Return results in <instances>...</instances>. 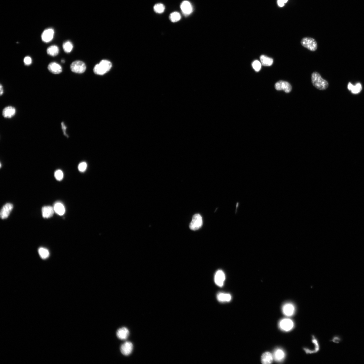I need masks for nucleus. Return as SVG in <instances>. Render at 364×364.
I'll list each match as a JSON object with an SVG mask.
<instances>
[{"label":"nucleus","mask_w":364,"mask_h":364,"mask_svg":"<svg viewBox=\"0 0 364 364\" xmlns=\"http://www.w3.org/2000/svg\"><path fill=\"white\" fill-rule=\"evenodd\" d=\"M311 78L313 85L317 89L324 90L328 88L329 84L328 81L322 78L318 72L313 73Z\"/></svg>","instance_id":"obj_1"},{"label":"nucleus","mask_w":364,"mask_h":364,"mask_svg":"<svg viewBox=\"0 0 364 364\" xmlns=\"http://www.w3.org/2000/svg\"><path fill=\"white\" fill-rule=\"evenodd\" d=\"M112 67V65L110 61L103 60L100 63L95 65L93 71L97 75H102L109 71Z\"/></svg>","instance_id":"obj_2"},{"label":"nucleus","mask_w":364,"mask_h":364,"mask_svg":"<svg viewBox=\"0 0 364 364\" xmlns=\"http://www.w3.org/2000/svg\"><path fill=\"white\" fill-rule=\"evenodd\" d=\"M301 43L303 46L309 50L314 51L317 48V44L315 39L305 37L301 41Z\"/></svg>","instance_id":"obj_3"},{"label":"nucleus","mask_w":364,"mask_h":364,"mask_svg":"<svg viewBox=\"0 0 364 364\" xmlns=\"http://www.w3.org/2000/svg\"><path fill=\"white\" fill-rule=\"evenodd\" d=\"M203 224L202 218L199 214H196L193 216L192 220L189 224V228L195 231L200 228Z\"/></svg>","instance_id":"obj_4"},{"label":"nucleus","mask_w":364,"mask_h":364,"mask_svg":"<svg viewBox=\"0 0 364 364\" xmlns=\"http://www.w3.org/2000/svg\"><path fill=\"white\" fill-rule=\"evenodd\" d=\"M70 68L73 72L81 74L85 72L86 69V66L83 62L77 60L73 62L71 65Z\"/></svg>","instance_id":"obj_5"},{"label":"nucleus","mask_w":364,"mask_h":364,"mask_svg":"<svg viewBox=\"0 0 364 364\" xmlns=\"http://www.w3.org/2000/svg\"><path fill=\"white\" fill-rule=\"evenodd\" d=\"M275 88L277 90H283L285 93H290L292 90V86L289 82L286 81H280L275 84Z\"/></svg>","instance_id":"obj_6"},{"label":"nucleus","mask_w":364,"mask_h":364,"mask_svg":"<svg viewBox=\"0 0 364 364\" xmlns=\"http://www.w3.org/2000/svg\"><path fill=\"white\" fill-rule=\"evenodd\" d=\"M279 326L281 329L285 331H289L294 327V323L292 320L289 318H284L281 320L279 323Z\"/></svg>","instance_id":"obj_7"},{"label":"nucleus","mask_w":364,"mask_h":364,"mask_svg":"<svg viewBox=\"0 0 364 364\" xmlns=\"http://www.w3.org/2000/svg\"><path fill=\"white\" fill-rule=\"evenodd\" d=\"M54 35V31L51 28L47 29L43 32L41 36L42 39L44 42L48 43L52 40Z\"/></svg>","instance_id":"obj_8"},{"label":"nucleus","mask_w":364,"mask_h":364,"mask_svg":"<svg viewBox=\"0 0 364 364\" xmlns=\"http://www.w3.org/2000/svg\"><path fill=\"white\" fill-rule=\"evenodd\" d=\"M225 279L224 273L221 270L218 271L214 277L215 282L217 286L220 287L223 286Z\"/></svg>","instance_id":"obj_9"},{"label":"nucleus","mask_w":364,"mask_h":364,"mask_svg":"<svg viewBox=\"0 0 364 364\" xmlns=\"http://www.w3.org/2000/svg\"><path fill=\"white\" fill-rule=\"evenodd\" d=\"M133 346L132 343L130 342H127L123 343L121 347V352L125 356L130 355L133 351Z\"/></svg>","instance_id":"obj_10"},{"label":"nucleus","mask_w":364,"mask_h":364,"mask_svg":"<svg viewBox=\"0 0 364 364\" xmlns=\"http://www.w3.org/2000/svg\"><path fill=\"white\" fill-rule=\"evenodd\" d=\"M13 208V205L8 203L4 205L2 208L1 212V217L2 219H6L8 218Z\"/></svg>","instance_id":"obj_11"},{"label":"nucleus","mask_w":364,"mask_h":364,"mask_svg":"<svg viewBox=\"0 0 364 364\" xmlns=\"http://www.w3.org/2000/svg\"><path fill=\"white\" fill-rule=\"evenodd\" d=\"M16 109L13 107L9 106L5 108L2 111L3 116L6 118H10L14 116Z\"/></svg>","instance_id":"obj_12"},{"label":"nucleus","mask_w":364,"mask_h":364,"mask_svg":"<svg viewBox=\"0 0 364 364\" xmlns=\"http://www.w3.org/2000/svg\"><path fill=\"white\" fill-rule=\"evenodd\" d=\"M180 8L183 13L186 15L191 14L193 11V7L191 4L188 1H184L182 2L181 4Z\"/></svg>","instance_id":"obj_13"},{"label":"nucleus","mask_w":364,"mask_h":364,"mask_svg":"<svg viewBox=\"0 0 364 364\" xmlns=\"http://www.w3.org/2000/svg\"><path fill=\"white\" fill-rule=\"evenodd\" d=\"M283 313L285 315L290 316L293 315L295 311V307L293 304L290 303L285 304L283 306L282 309Z\"/></svg>","instance_id":"obj_14"},{"label":"nucleus","mask_w":364,"mask_h":364,"mask_svg":"<svg viewBox=\"0 0 364 364\" xmlns=\"http://www.w3.org/2000/svg\"><path fill=\"white\" fill-rule=\"evenodd\" d=\"M49 71L53 74H57L62 72V68L61 65L55 62H52L50 64L48 67Z\"/></svg>","instance_id":"obj_15"},{"label":"nucleus","mask_w":364,"mask_h":364,"mask_svg":"<svg viewBox=\"0 0 364 364\" xmlns=\"http://www.w3.org/2000/svg\"><path fill=\"white\" fill-rule=\"evenodd\" d=\"M129 331L127 328H122L119 329L117 332V338L121 340H125L129 335Z\"/></svg>","instance_id":"obj_16"},{"label":"nucleus","mask_w":364,"mask_h":364,"mask_svg":"<svg viewBox=\"0 0 364 364\" xmlns=\"http://www.w3.org/2000/svg\"><path fill=\"white\" fill-rule=\"evenodd\" d=\"M54 209L51 206H45L42 209V214L44 218H49L53 216L54 213Z\"/></svg>","instance_id":"obj_17"},{"label":"nucleus","mask_w":364,"mask_h":364,"mask_svg":"<svg viewBox=\"0 0 364 364\" xmlns=\"http://www.w3.org/2000/svg\"><path fill=\"white\" fill-rule=\"evenodd\" d=\"M285 354L283 350L280 349H276L274 351V358L276 362H280L282 361L285 358Z\"/></svg>","instance_id":"obj_18"},{"label":"nucleus","mask_w":364,"mask_h":364,"mask_svg":"<svg viewBox=\"0 0 364 364\" xmlns=\"http://www.w3.org/2000/svg\"><path fill=\"white\" fill-rule=\"evenodd\" d=\"M274 359L273 355L269 352H266L263 353L261 357V362L263 364H269L271 363Z\"/></svg>","instance_id":"obj_19"},{"label":"nucleus","mask_w":364,"mask_h":364,"mask_svg":"<svg viewBox=\"0 0 364 364\" xmlns=\"http://www.w3.org/2000/svg\"><path fill=\"white\" fill-rule=\"evenodd\" d=\"M54 209L55 212L60 216H63L65 213V209L64 205L60 202L56 203L54 206Z\"/></svg>","instance_id":"obj_20"},{"label":"nucleus","mask_w":364,"mask_h":364,"mask_svg":"<svg viewBox=\"0 0 364 364\" xmlns=\"http://www.w3.org/2000/svg\"><path fill=\"white\" fill-rule=\"evenodd\" d=\"M348 88L353 93L357 94L361 92L362 87L361 84L359 83L355 85H354L349 83L348 84Z\"/></svg>","instance_id":"obj_21"},{"label":"nucleus","mask_w":364,"mask_h":364,"mask_svg":"<svg viewBox=\"0 0 364 364\" xmlns=\"http://www.w3.org/2000/svg\"><path fill=\"white\" fill-rule=\"evenodd\" d=\"M217 299L220 302H229L231 300V296L229 294L220 293L217 295Z\"/></svg>","instance_id":"obj_22"},{"label":"nucleus","mask_w":364,"mask_h":364,"mask_svg":"<svg viewBox=\"0 0 364 364\" xmlns=\"http://www.w3.org/2000/svg\"><path fill=\"white\" fill-rule=\"evenodd\" d=\"M48 54L52 56H55L58 55L59 49L55 45H52L48 48L47 50Z\"/></svg>","instance_id":"obj_23"},{"label":"nucleus","mask_w":364,"mask_h":364,"mask_svg":"<svg viewBox=\"0 0 364 364\" xmlns=\"http://www.w3.org/2000/svg\"><path fill=\"white\" fill-rule=\"evenodd\" d=\"M260 60L263 65L265 66H270L273 63V60L272 58L266 56L262 55L260 57Z\"/></svg>","instance_id":"obj_24"},{"label":"nucleus","mask_w":364,"mask_h":364,"mask_svg":"<svg viewBox=\"0 0 364 364\" xmlns=\"http://www.w3.org/2000/svg\"><path fill=\"white\" fill-rule=\"evenodd\" d=\"M39 254L41 258L43 259L48 258L50 253L48 250L44 247H40L38 250Z\"/></svg>","instance_id":"obj_25"},{"label":"nucleus","mask_w":364,"mask_h":364,"mask_svg":"<svg viewBox=\"0 0 364 364\" xmlns=\"http://www.w3.org/2000/svg\"><path fill=\"white\" fill-rule=\"evenodd\" d=\"M73 47L72 43L69 41H66L63 44L64 50L66 53H69L71 52Z\"/></svg>","instance_id":"obj_26"},{"label":"nucleus","mask_w":364,"mask_h":364,"mask_svg":"<svg viewBox=\"0 0 364 364\" xmlns=\"http://www.w3.org/2000/svg\"><path fill=\"white\" fill-rule=\"evenodd\" d=\"M181 18L180 14L177 12H173L170 16V19L173 22H175L179 21L181 19Z\"/></svg>","instance_id":"obj_27"},{"label":"nucleus","mask_w":364,"mask_h":364,"mask_svg":"<svg viewBox=\"0 0 364 364\" xmlns=\"http://www.w3.org/2000/svg\"><path fill=\"white\" fill-rule=\"evenodd\" d=\"M165 9V6L162 3L157 4L154 7V10L156 13H162L164 11Z\"/></svg>","instance_id":"obj_28"},{"label":"nucleus","mask_w":364,"mask_h":364,"mask_svg":"<svg viewBox=\"0 0 364 364\" xmlns=\"http://www.w3.org/2000/svg\"><path fill=\"white\" fill-rule=\"evenodd\" d=\"M55 176L57 180L61 181L63 179V173L60 170H58L55 172Z\"/></svg>","instance_id":"obj_29"},{"label":"nucleus","mask_w":364,"mask_h":364,"mask_svg":"<svg viewBox=\"0 0 364 364\" xmlns=\"http://www.w3.org/2000/svg\"><path fill=\"white\" fill-rule=\"evenodd\" d=\"M252 66L255 71L257 72H259L261 68V64L257 60H255L253 62Z\"/></svg>","instance_id":"obj_30"},{"label":"nucleus","mask_w":364,"mask_h":364,"mask_svg":"<svg viewBox=\"0 0 364 364\" xmlns=\"http://www.w3.org/2000/svg\"><path fill=\"white\" fill-rule=\"evenodd\" d=\"M87 167V165L86 163L85 162H83L80 163L78 166V169L79 171L81 172H84L86 170Z\"/></svg>","instance_id":"obj_31"},{"label":"nucleus","mask_w":364,"mask_h":364,"mask_svg":"<svg viewBox=\"0 0 364 364\" xmlns=\"http://www.w3.org/2000/svg\"><path fill=\"white\" fill-rule=\"evenodd\" d=\"M24 64L26 65H30L32 63V60L31 57L29 56L26 57L24 59Z\"/></svg>","instance_id":"obj_32"},{"label":"nucleus","mask_w":364,"mask_h":364,"mask_svg":"<svg viewBox=\"0 0 364 364\" xmlns=\"http://www.w3.org/2000/svg\"><path fill=\"white\" fill-rule=\"evenodd\" d=\"M61 125L62 129V130H63L64 135L65 136H67V137H68L69 136H68V135H67V133H66V129H67V127H66V126H65V124L64 123V122H61Z\"/></svg>","instance_id":"obj_33"},{"label":"nucleus","mask_w":364,"mask_h":364,"mask_svg":"<svg viewBox=\"0 0 364 364\" xmlns=\"http://www.w3.org/2000/svg\"><path fill=\"white\" fill-rule=\"evenodd\" d=\"M288 1V0H278V4L279 7H282L285 5V4Z\"/></svg>","instance_id":"obj_34"},{"label":"nucleus","mask_w":364,"mask_h":364,"mask_svg":"<svg viewBox=\"0 0 364 364\" xmlns=\"http://www.w3.org/2000/svg\"><path fill=\"white\" fill-rule=\"evenodd\" d=\"M341 341L340 338L338 337H335L333 339L332 341L334 343L338 344Z\"/></svg>","instance_id":"obj_35"},{"label":"nucleus","mask_w":364,"mask_h":364,"mask_svg":"<svg viewBox=\"0 0 364 364\" xmlns=\"http://www.w3.org/2000/svg\"><path fill=\"white\" fill-rule=\"evenodd\" d=\"M3 86L1 84V86H0V94H1V96H2V94H3Z\"/></svg>","instance_id":"obj_36"},{"label":"nucleus","mask_w":364,"mask_h":364,"mask_svg":"<svg viewBox=\"0 0 364 364\" xmlns=\"http://www.w3.org/2000/svg\"><path fill=\"white\" fill-rule=\"evenodd\" d=\"M61 62H62V63H64V62H65V60H61Z\"/></svg>","instance_id":"obj_37"}]
</instances>
